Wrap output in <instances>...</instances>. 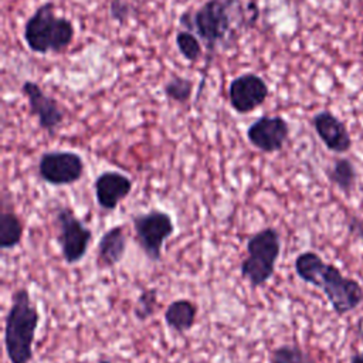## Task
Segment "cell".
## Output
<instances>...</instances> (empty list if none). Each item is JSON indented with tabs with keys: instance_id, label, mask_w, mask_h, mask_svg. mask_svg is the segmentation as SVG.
Segmentation results:
<instances>
[{
	"instance_id": "6da1fadb",
	"label": "cell",
	"mask_w": 363,
	"mask_h": 363,
	"mask_svg": "<svg viewBox=\"0 0 363 363\" xmlns=\"http://www.w3.org/2000/svg\"><path fill=\"white\" fill-rule=\"evenodd\" d=\"M296 277L312 286L319 288L337 316L354 311L363 303V286L359 281L345 277L342 271L315 251H302L294 261Z\"/></svg>"
},
{
	"instance_id": "7a4b0ae2",
	"label": "cell",
	"mask_w": 363,
	"mask_h": 363,
	"mask_svg": "<svg viewBox=\"0 0 363 363\" xmlns=\"http://www.w3.org/2000/svg\"><path fill=\"white\" fill-rule=\"evenodd\" d=\"M238 13L242 14L241 0H207L194 11L187 10L179 18L180 26L194 33L206 45L207 60L197 96L203 91L204 78L216 50L224 45L234 34V24H238Z\"/></svg>"
},
{
	"instance_id": "3957f363",
	"label": "cell",
	"mask_w": 363,
	"mask_h": 363,
	"mask_svg": "<svg viewBox=\"0 0 363 363\" xmlns=\"http://www.w3.org/2000/svg\"><path fill=\"white\" fill-rule=\"evenodd\" d=\"M40 323V312L26 286L11 294V305L4 320V349L10 363H30L33 343Z\"/></svg>"
},
{
	"instance_id": "277c9868",
	"label": "cell",
	"mask_w": 363,
	"mask_h": 363,
	"mask_svg": "<svg viewBox=\"0 0 363 363\" xmlns=\"http://www.w3.org/2000/svg\"><path fill=\"white\" fill-rule=\"evenodd\" d=\"M75 28L69 18L55 16L54 3L45 1L27 18L23 38L35 54L61 52L74 41Z\"/></svg>"
},
{
	"instance_id": "5b68a950",
	"label": "cell",
	"mask_w": 363,
	"mask_h": 363,
	"mask_svg": "<svg viewBox=\"0 0 363 363\" xmlns=\"http://www.w3.org/2000/svg\"><path fill=\"white\" fill-rule=\"evenodd\" d=\"M247 257L240 264V274L252 288L264 286L275 274L281 254V234L275 227L254 233L245 244Z\"/></svg>"
},
{
	"instance_id": "8992f818",
	"label": "cell",
	"mask_w": 363,
	"mask_h": 363,
	"mask_svg": "<svg viewBox=\"0 0 363 363\" xmlns=\"http://www.w3.org/2000/svg\"><path fill=\"white\" fill-rule=\"evenodd\" d=\"M135 240L138 245L152 262L162 259L163 244L173 235L174 223L169 213L152 208L147 213H140L132 217Z\"/></svg>"
},
{
	"instance_id": "52a82bcc",
	"label": "cell",
	"mask_w": 363,
	"mask_h": 363,
	"mask_svg": "<svg viewBox=\"0 0 363 363\" xmlns=\"http://www.w3.org/2000/svg\"><path fill=\"white\" fill-rule=\"evenodd\" d=\"M54 218L58 230L55 240L62 259L65 264L74 265L85 257L92 240V231L68 206H58L54 210Z\"/></svg>"
},
{
	"instance_id": "ba28073f",
	"label": "cell",
	"mask_w": 363,
	"mask_h": 363,
	"mask_svg": "<svg viewBox=\"0 0 363 363\" xmlns=\"http://www.w3.org/2000/svg\"><path fill=\"white\" fill-rule=\"evenodd\" d=\"M40 179L51 186H71L79 182L85 172V163L81 155L72 150L44 152L37 164Z\"/></svg>"
},
{
	"instance_id": "9c48e42d",
	"label": "cell",
	"mask_w": 363,
	"mask_h": 363,
	"mask_svg": "<svg viewBox=\"0 0 363 363\" xmlns=\"http://www.w3.org/2000/svg\"><path fill=\"white\" fill-rule=\"evenodd\" d=\"M269 94L265 79L257 74L247 72L235 77L228 85V102L237 113H250L261 106Z\"/></svg>"
},
{
	"instance_id": "30bf717a",
	"label": "cell",
	"mask_w": 363,
	"mask_h": 363,
	"mask_svg": "<svg viewBox=\"0 0 363 363\" xmlns=\"http://www.w3.org/2000/svg\"><path fill=\"white\" fill-rule=\"evenodd\" d=\"M21 94L28 101L30 115L38 119V125L50 136H54L57 129L65 119V112L61 109L57 99L47 95L37 82L24 81Z\"/></svg>"
},
{
	"instance_id": "8fae6325",
	"label": "cell",
	"mask_w": 363,
	"mask_h": 363,
	"mask_svg": "<svg viewBox=\"0 0 363 363\" xmlns=\"http://www.w3.org/2000/svg\"><path fill=\"white\" fill-rule=\"evenodd\" d=\"M289 123L285 118L262 115L247 128L248 142L262 153L279 152L289 138Z\"/></svg>"
},
{
	"instance_id": "7c38bea8",
	"label": "cell",
	"mask_w": 363,
	"mask_h": 363,
	"mask_svg": "<svg viewBox=\"0 0 363 363\" xmlns=\"http://www.w3.org/2000/svg\"><path fill=\"white\" fill-rule=\"evenodd\" d=\"M312 126L326 146L333 153H347L352 147V136L343 121L328 109L319 111L312 116Z\"/></svg>"
},
{
	"instance_id": "4fadbf2b",
	"label": "cell",
	"mask_w": 363,
	"mask_h": 363,
	"mask_svg": "<svg viewBox=\"0 0 363 363\" xmlns=\"http://www.w3.org/2000/svg\"><path fill=\"white\" fill-rule=\"evenodd\" d=\"M132 187L133 183L126 174L116 170H105L94 182L96 203L102 210L113 211L130 194Z\"/></svg>"
},
{
	"instance_id": "5bb4252c",
	"label": "cell",
	"mask_w": 363,
	"mask_h": 363,
	"mask_svg": "<svg viewBox=\"0 0 363 363\" xmlns=\"http://www.w3.org/2000/svg\"><path fill=\"white\" fill-rule=\"evenodd\" d=\"M126 234L122 225L108 228L98 241L96 247V267L108 269L118 265L126 252Z\"/></svg>"
},
{
	"instance_id": "9a60e30c",
	"label": "cell",
	"mask_w": 363,
	"mask_h": 363,
	"mask_svg": "<svg viewBox=\"0 0 363 363\" xmlns=\"http://www.w3.org/2000/svg\"><path fill=\"white\" fill-rule=\"evenodd\" d=\"M197 311V305L193 301L187 298L174 299L164 311V322L173 332L184 333L194 326Z\"/></svg>"
},
{
	"instance_id": "2e32d148",
	"label": "cell",
	"mask_w": 363,
	"mask_h": 363,
	"mask_svg": "<svg viewBox=\"0 0 363 363\" xmlns=\"http://www.w3.org/2000/svg\"><path fill=\"white\" fill-rule=\"evenodd\" d=\"M326 176L328 180L346 197H349L356 189L357 170L353 162L347 157H336L326 170Z\"/></svg>"
},
{
	"instance_id": "e0dca14e",
	"label": "cell",
	"mask_w": 363,
	"mask_h": 363,
	"mask_svg": "<svg viewBox=\"0 0 363 363\" xmlns=\"http://www.w3.org/2000/svg\"><path fill=\"white\" fill-rule=\"evenodd\" d=\"M24 225L20 217L10 210H3L0 214V248L13 250L23 238Z\"/></svg>"
},
{
	"instance_id": "ac0fdd59",
	"label": "cell",
	"mask_w": 363,
	"mask_h": 363,
	"mask_svg": "<svg viewBox=\"0 0 363 363\" xmlns=\"http://www.w3.org/2000/svg\"><path fill=\"white\" fill-rule=\"evenodd\" d=\"M271 363H316V360L298 345H281L269 354Z\"/></svg>"
},
{
	"instance_id": "d6986e66",
	"label": "cell",
	"mask_w": 363,
	"mask_h": 363,
	"mask_svg": "<svg viewBox=\"0 0 363 363\" xmlns=\"http://www.w3.org/2000/svg\"><path fill=\"white\" fill-rule=\"evenodd\" d=\"M193 85H194L193 81L186 77L172 75L163 85V92L167 99L179 104H184L191 98Z\"/></svg>"
},
{
	"instance_id": "ffe728a7",
	"label": "cell",
	"mask_w": 363,
	"mask_h": 363,
	"mask_svg": "<svg viewBox=\"0 0 363 363\" xmlns=\"http://www.w3.org/2000/svg\"><path fill=\"white\" fill-rule=\"evenodd\" d=\"M176 45L179 52L183 55V58L190 62H196L197 60H200L203 54V48L199 41V37L189 30L177 31Z\"/></svg>"
},
{
	"instance_id": "44dd1931",
	"label": "cell",
	"mask_w": 363,
	"mask_h": 363,
	"mask_svg": "<svg viewBox=\"0 0 363 363\" xmlns=\"http://www.w3.org/2000/svg\"><path fill=\"white\" fill-rule=\"evenodd\" d=\"M157 309V288H146L136 298L133 315L139 322L147 320Z\"/></svg>"
},
{
	"instance_id": "7402d4cb",
	"label": "cell",
	"mask_w": 363,
	"mask_h": 363,
	"mask_svg": "<svg viewBox=\"0 0 363 363\" xmlns=\"http://www.w3.org/2000/svg\"><path fill=\"white\" fill-rule=\"evenodd\" d=\"M109 14L112 20L123 24L128 21L129 16L132 14V7L126 0H111L109 3Z\"/></svg>"
},
{
	"instance_id": "603a6c76",
	"label": "cell",
	"mask_w": 363,
	"mask_h": 363,
	"mask_svg": "<svg viewBox=\"0 0 363 363\" xmlns=\"http://www.w3.org/2000/svg\"><path fill=\"white\" fill-rule=\"evenodd\" d=\"M349 230L352 233H354L359 240L363 242V218H359V217H350L349 220Z\"/></svg>"
},
{
	"instance_id": "cb8c5ba5",
	"label": "cell",
	"mask_w": 363,
	"mask_h": 363,
	"mask_svg": "<svg viewBox=\"0 0 363 363\" xmlns=\"http://www.w3.org/2000/svg\"><path fill=\"white\" fill-rule=\"evenodd\" d=\"M349 363H363V350L353 353L350 356V362Z\"/></svg>"
},
{
	"instance_id": "d4e9b609",
	"label": "cell",
	"mask_w": 363,
	"mask_h": 363,
	"mask_svg": "<svg viewBox=\"0 0 363 363\" xmlns=\"http://www.w3.org/2000/svg\"><path fill=\"white\" fill-rule=\"evenodd\" d=\"M96 363H113V362H111V360H108V359H101V360H98Z\"/></svg>"
}]
</instances>
